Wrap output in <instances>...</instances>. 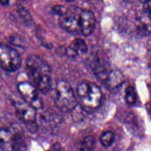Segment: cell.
<instances>
[{"label": "cell", "instance_id": "11", "mask_svg": "<svg viewBox=\"0 0 151 151\" xmlns=\"http://www.w3.org/2000/svg\"><path fill=\"white\" fill-rule=\"evenodd\" d=\"M87 45L84 40L78 38L74 39L66 50V54L70 57H75L80 54L87 51Z\"/></svg>", "mask_w": 151, "mask_h": 151}, {"label": "cell", "instance_id": "18", "mask_svg": "<svg viewBox=\"0 0 151 151\" xmlns=\"http://www.w3.org/2000/svg\"><path fill=\"white\" fill-rule=\"evenodd\" d=\"M67 7L64 5H58L54 6L52 9V11L54 14H55V15H57L58 17H60L64 13V12L67 9Z\"/></svg>", "mask_w": 151, "mask_h": 151}, {"label": "cell", "instance_id": "12", "mask_svg": "<svg viewBox=\"0 0 151 151\" xmlns=\"http://www.w3.org/2000/svg\"><path fill=\"white\" fill-rule=\"evenodd\" d=\"M123 76L118 71L111 70L106 84L109 87L117 88L123 83Z\"/></svg>", "mask_w": 151, "mask_h": 151}, {"label": "cell", "instance_id": "4", "mask_svg": "<svg viewBox=\"0 0 151 151\" xmlns=\"http://www.w3.org/2000/svg\"><path fill=\"white\" fill-rule=\"evenodd\" d=\"M11 102L18 117L24 124L28 131L32 133H36L38 129L37 123V110L22 98L19 99L11 97Z\"/></svg>", "mask_w": 151, "mask_h": 151}, {"label": "cell", "instance_id": "3", "mask_svg": "<svg viewBox=\"0 0 151 151\" xmlns=\"http://www.w3.org/2000/svg\"><path fill=\"white\" fill-rule=\"evenodd\" d=\"M77 94L81 106L88 110L95 109L99 106L103 95L101 88L88 81H83L78 85Z\"/></svg>", "mask_w": 151, "mask_h": 151}, {"label": "cell", "instance_id": "6", "mask_svg": "<svg viewBox=\"0 0 151 151\" xmlns=\"http://www.w3.org/2000/svg\"><path fill=\"white\" fill-rule=\"evenodd\" d=\"M82 9L71 6L67 8L63 14L59 17V24L61 27L69 33L81 34L80 19Z\"/></svg>", "mask_w": 151, "mask_h": 151}, {"label": "cell", "instance_id": "14", "mask_svg": "<svg viewBox=\"0 0 151 151\" xmlns=\"http://www.w3.org/2000/svg\"><path fill=\"white\" fill-rule=\"evenodd\" d=\"M114 139V133L110 130L105 131L101 134L100 140L101 145L104 147H107L111 146Z\"/></svg>", "mask_w": 151, "mask_h": 151}, {"label": "cell", "instance_id": "10", "mask_svg": "<svg viewBox=\"0 0 151 151\" xmlns=\"http://www.w3.org/2000/svg\"><path fill=\"white\" fill-rule=\"evenodd\" d=\"M91 67L96 77L101 81L106 83L111 71L108 64L103 60L96 57L91 63Z\"/></svg>", "mask_w": 151, "mask_h": 151}, {"label": "cell", "instance_id": "15", "mask_svg": "<svg viewBox=\"0 0 151 151\" xmlns=\"http://www.w3.org/2000/svg\"><path fill=\"white\" fill-rule=\"evenodd\" d=\"M125 100L127 104L134 105L137 100V94L133 86H129L125 91Z\"/></svg>", "mask_w": 151, "mask_h": 151}, {"label": "cell", "instance_id": "19", "mask_svg": "<svg viewBox=\"0 0 151 151\" xmlns=\"http://www.w3.org/2000/svg\"><path fill=\"white\" fill-rule=\"evenodd\" d=\"M52 151H64V150L60 143H56L52 145Z\"/></svg>", "mask_w": 151, "mask_h": 151}, {"label": "cell", "instance_id": "1", "mask_svg": "<svg viewBox=\"0 0 151 151\" xmlns=\"http://www.w3.org/2000/svg\"><path fill=\"white\" fill-rule=\"evenodd\" d=\"M26 69L32 84L39 91L46 93L50 90L51 71L45 61L36 55H31L26 61Z\"/></svg>", "mask_w": 151, "mask_h": 151}, {"label": "cell", "instance_id": "17", "mask_svg": "<svg viewBox=\"0 0 151 151\" xmlns=\"http://www.w3.org/2000/svg\"><path fill=\"white\" fill-rule=\"evenodd\" d=\"M17 13L19 17L23 21L28 22L29 21L31 20V16L29 12L25 9L24 8L18 9V10L17 11Z\"/></svg>", "mask_w": 151, "mask_h": 151}, {"label": "cell", "instance_id": "16", "mask_svg": "<svg viewBox=\"0 0 151 151\" xmlns=\"http://www.w3.org/2000/svg\"><path fill=\"white\" fill-rule=\"evenodd\" d=\"M9 41L11 44L14 46L21 48H23L24 47H25V41L20 36L17 34L12 35L9 38Z\"/></svg>", "mask_w": 151, "mask_h": 151}, {"label": "cell", "instance_id": "8", "mask_svg": "<svg viewBox=\"0 0 151 151\" xmlns=\"http://www.w3.org/2000/svg\"><path fill=\"white\" fill-rule=\"evenodd\" d=\"M18 91L21 98L36 110L42 107V101L38 94V90L34 85L28 81H21L17 85Z\"/></svg>", "mask_w": 151, "mask_h": 151}, {"label": "cell", "instance_id": "20", "mask_svg": "<svg viewBox=\"0 0 151 151\" xmlns=\"http://www.w3.org/2000/svg\"><path fill=\"white\" fill-rule=\"evenodd\" d=\"M9 3V0H0V4L2 5H7Z\"/></svg>", "mask_w": 151, "mask_h": 151}, {"label": "cell", "instance_id": "13", "mask_svg": "<svg viewBox=\"0 0 151 151\" xmlns=\"http://www.w3.org/2000/svg\"><path fill=\"white\" fill-rule=\"evenodd\" d=\"M96 147V140L94 136L88 135L86 136L79 145L80 151H93Z\"/></svg>", "mask_w": 151, "mask_h": 151}, {"label": "cell", "instance_id": "7", "mask_svg": "<svg viewBox=\"0 0 151 151\" xmlns=\"http://www.w3.org/2000/svg\"><path fill=\"white\" fill-rule=\"evenodd\" d=\"M21 65V58L18 52L13 47L0 42V67L10 72L18 70Z\"/></svg>", "mask_w": 151, "mask_h": 151}, {"label": "cell", "instance_id": "5", "mask_svg": "<svg viewBox=\"0 0 151 151\" xmlns=\"http://www.w3.org/2000/svg\"><path fill=\"white\" fill-rule=\"evenodd\" d=\"M55 103L61 111L69 112L77 105V100L71 85L66 81H60L56 85Z\"/></svg>", "mask_w": 151, "mask_h": 151}, {"label": "cell", "instance_id": "9", "mask_svg": "<svg viewBox=\"0 0 151 151\" xmlns=\"http://www.w3.org/2000/svg\"><path fill=\"white\" fill-rule=\"evenodd\" d=\"M96 20L93 12L90 10L82 9L81 13V34L84 36L91 35L94 31Z\"/></svg>", "mask_w": 151, "mask_h": 151}, {"label": "cell", "instance_id": "2", "mask_svg": "<svg viewBox=\"0 0 151 151\" xmlns=\"http://www.w3.org/2000/svg\"><path fill=\"white\" fill-rule=\"evenodd\" d=\"M28 143L22 129L17 125L0 127L2 151H27Z\"/></svg>", "mask_w": 151, "mask_h": 151}, {"label": "cell", "instance_id": "21", "mask_svg": "<svg viewBox=\"0 0 151 151\" xmlns=\"http://www.w3.org/2000/svg\"><path fill=\"white\" fill-rule=\"evenodd\" d=\"M64 1H67V2H73V1H75V0H64Z\"/></svg>", "mask_w": 151, "mask_h": 151}]
</instances>
